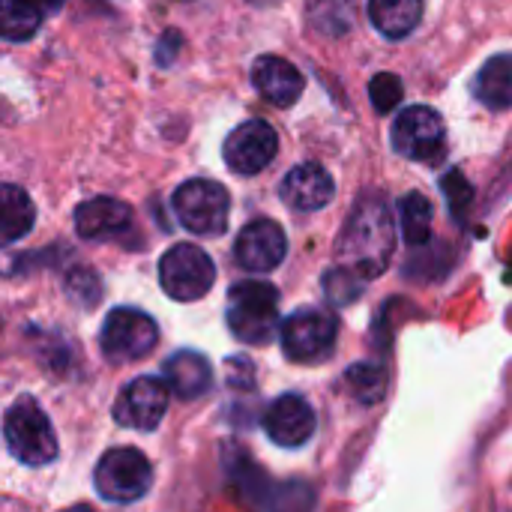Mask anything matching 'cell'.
Wrapping results in <instances>:
<instances>
[{
    "label": "cell",
    "instance_id": "cell-11",
    "mask_svg": "<svg viewBox=\"0 0 512 512\" xmlns=\"http://www.w3.org/2000/svg\"><path fill=\"white\" fill-rule=\"evenodd\" d=\"M279 153V135L267 120H246L240 123L222 147L225 165L234 174L252 177L258 171H264Z\"/></svg>",
    "mask_w": 512,
    "mask_h": 512
},
{
    "label": "cell",
    "instance_id": "cell-16",
    "mask_svg": "<svg viewBox=\"0 0 512 512\" xmlns=\"http://www.w3.org/2000/svg\"><path fill=\"white\" fill-rule=\"evenodd\" d=\"M129 228L132 210L117 198H90L75 210V231L84 240H117Z\"/></svg>",
    "mask_w": 512,
    "mask_h": 512
},
{
    "label": "cell",
    "instance_id": "cell-2",
    "mask_svg": "<svg viewBox=\"0 0 512 512\" xmlns=\"http://www.w3.org/2000/svg\"><path fill=\"white\" fill-rule=\"evenodd\" d=\"M228 330L246 345H267L279 327V291L264 279H246L228 291Z\"/></svg>",
    "mask_w": 512,
    "mask_h": 512
},
{
    "label": "cell",
    "instance_id": "cell-15",
    "mask_svg": "<svg viewBox=\"0 0 512 512\" xmlns=\"http://www.w3.org/2000/svg\"><path fill=\"white\" fill-rule=\"evenodd\" d=\"M282 201L297 210V213H312V210H321L333 201V177L315 165V162H303L297 168H291L282 180Z\"/></svg>",
    "mask_w": 512,
    "mask_h": 512
},
{
    "label": "cell",
    "instance_id": "cell-1",
    "mask_svg": "<svg viewBox=\"0 0 512 512\" xmlns=\"http://www.w3.org/2000/svg\"><path fill=\"white\" fill-rule=\"evenodd\" d=\"M393 246H396V228L387 201L378 195L357 201L339 240L342 270L351 276L375 279L378 273L387 270L393 258Z\"/></svg>",
    "mask_w": 512,
    "mask_h": 512
},
{
    "label": "cell",
    "instance_id": "cell-21",
    "mask_svg": "<svg viewBox=\"0 0 512 512\" xmlns=\"http://www.w3.org/2000/svg\"><path fill=\"white\" fill-rule=\"evenodd\" d=\"M399 216H402V234L411 246H423L432 237V204L420 192H408L399 201Z\"/></svg>",
    "mask_w": 512,
    "mask_h": 512
},
{
    "label": "cell",
    "instance_id": "cell-4",
    "mask_svg": "<svg viewBox=\"0 0 512 512\" xmlns=\"http://www.w3.org/2000/svg\"><path fill=\"white\" fill-rule=\"evenodd\" d=\"M180 225L198 237H216L228 228L231 195L216 180H186L171 198Z\"/></svg>",
    "mask_w": 512,
    "mask_h": 512
},
{
    "label": "cell",
    "instance_id": "cell-26",
    "mask_svg": "<svg viewBox=\"0 0 512 512\" xmlns=\"http://www.w3.org/2000/svg\"><path fill=\"white\" fill-rule=\"evenodd\" d=\"M249 3H252V6H273L276 0H249Z\"/></svg>",
    "mask_w": 512,
    "mask_h": 512
},
{
    "label": "cell",
    "instance_id": "cell-13",
    "mask_svg": "<svg viewBox=\"0 0 512 512\" xmlns=\"http://www.w3.org/2000/svg\"><path fill=\"white\" fill-rule=\"evenodd\" d=\"M264 432L276 447L297 450L315 435V411L297 393H282L264 414Z\"/></svg>",
    "mask_w": 512,
    "mask_h": 512
},
{
    "label": "cell",
    "instance_id": "cell-19",
    "mask_svg": "<svg viewBox=\"0 0 512 512\" xmlns=\"http://www.w3.org/2000/svg\"><path fill=\"white\" fill-rule=\"evenodd\" d=\"M477 96L495 111L512 108V54H498L483 63L477 75Z\"/></svg>",
    "mask_w": 512,
    "mask_h": 512
},
{
    "label": "cell",
    "instance_id": "cell-24",
    "mask_svg": "<svg viewBox=\"0 0 512 512\" xmlns=\"http://www.w3.org/2000/svg\"><path fill=\"white\" fill-rule=\"evenodd\" d=\"M369 99H372L378 114H390L402 102V78L393 75V72L375 75L372 84H369Z\"/></svg>",
    "mask_w": 512,
    "mask_h": 512
},
{
    "label": "cell",
    "instance_id": "cell-14",
    "mask_svg": "<svg viewBox=\"0 0 512 512\" xmlns=\"http://www.w3.org/2000/svg\"><path fill=\"white\" fill-rule=\"evenodd\" d=\"M252 84L255 90L276 108H288L300 99L303 87H306V78L303 72L288 63L285 57H276V54H264L255 60L252 66Z\"/></svg>",
    "mask_w": 512,
    "mask_h": 512
},
{
    "label": "cell",
    "instance_id": "cell-9",
    "mask_svg": "<svg viewBox=\"0 0 512 512\" xmlns=\"http://www.w3.org/2000/svg\"><path fill=\"white\" fill-rule=\"evenodd\" d=\"M393 147L405 159L414 162H435L444 153L447 144V129L444 120L435 108L429 105H411L393 120Z\"/></svg>",
    "mask_w": 512,
    "mask_h": 512
},
{
    "label": "cell",
    "instance_id": "cell-3",
    "mask_svg": "<svg viewBox=\"0 0 512 512\" xmlns=\"http://www.w3.org/2000/svg\"><path fill=\"white\" fill-rule=\"evenodd\" d=\"M3 438H6L12 459H18L21 465L39 468L57 459L54 426L30 396H21L18 402L9 405L3 417Z\"/></svg>",
    "mask_w": 512,
    "mask_h": 512
},
{
    "label": "cell",
    "instance_id": "cell-20",
    "mask_svg": "<svg viewBox=\"0 0 512 512\" xmlns=\"http://www.w3.org/2000/svg\"><path fill=\"white\" fill-rule=\"evenodd\" d=\"M36 210L33 201L24 189L6 183L0 189V231H3V243H15L21 240L30 228H33Z\"/></svg>",
    "mask_w": 512,
    "mask_h": 512
},
{
    "label": "cell",
    "instance_id": "cell-22",
    "mask_svg": "<svg viewBox=\"0 0 512 512\" xmlns=\"http://www.w3.org/2000/svg\"><path fill=\"white\" fill-rule=\"evenodd\" d=\"M42 24V9L30 0H3V39L24 42Z\"/></svg>",
    "mask_w": 512,
    "mask_h": 512
},
{
    "label": "cell",
    "instance_id": "cell-6",
    "mask_svg": "<svg viewBox=\"0 0 512 512\" xmlns=\"http://www.w3.org/2000/svg\"><path fill=\"white\" fill-rule=\"evenodd\" d=\"M156 342H159L156 321L147 312L132 309V306L111 309L99 333L102 354L111 363H135L147 357L156 348Z\"/></svg>",
    "mask_w": 512,
    "mask_h": 512
},
{
    "label": "cell",
    "instance_id": "cell-18",
    "mask_svg": "<svg viewBox=\"0 0 512 512\" xmlns=\"http://www.w3.org/2000/svg\"><path fill=\"white\" fill-rule=\"evenodd\" d=\"M369 18L387 39H402L420 24L423 0H369Z\"/></svg>",
    "mask_w": 512,
    "mask_h": 512
},
{
    "label": "cell",
    "instance_id": "cell-5",
    "mask_svg": "<svg viewBox=\"0 0 512 512\" xmlns=\"http://www.w3.org/2000/svg\"><path fill=\"white\" fill-rule=\"evenodd\" d=\"M213 282H216L213 258L192 243L171 246L159 261V285L177 303H192L207 297Z\"/></svg>",
    "mask_w": 512,
    "mask_h": 512
},
{
    "label": "cell",
    "instance_id": "cell-8",
    "mask_svg": "<svg viewBox=\"0 0 512 512\" xmlns=\"http://www.w3.org/2000/svg\"><path fill=\"white\" fill-rule=\"evenodd\" d=\"M336 345V318L324 309H297L282 324V348L294 363H321Z\"/></svg>",
    "mask_w": 512,
    "mask_h": 512
},
{
    "label": "cell",
    "instance_id": "cell-25",
    "mask_svg": "<svg viewBox=\"0 0 512 512\" xmlns=\"http://www.w3.org/2000/svg\"><path fill=\"white\" fill-rule=\"evenodd\" d=\"M30 3H36L42 12H45V9H48V12H54V9H60V6H63V0H30Z\"/></svg>",
    "mask_w": 512,
    "mask_h": 512
},
{
    "label": "cell",
    "instance_id": "cell-7",
    "mask_svg": "<svg viewBox=\"0 0 512 512\" xmlns=\"http://www.w3.org/2000/svg\"><path fill=\"white\" fill-rule=\"evenodd\" d=\"M96 492L111 501V504H132L138 498L147 495L150 483H153V468L144 459V453L132 450V447H117L108 450L93 474Z\"/></svg>",
    "mask_w": 512,
    "mask_h": 512
},
{
    "label": "cell",
    "instance_id": "cell-17",
    "mask_svg": "<svg viewBox=\"0 0 512 512\" xmlns=\"http://www.w3.org/2000/svg\"><path fill=\"white\" fill-rule=\"evenodd\" d=\"M162 375H165V384L171 387V393L180 396L183 402L201 399L213 387V366L198 351H174L165 360Z\"/></svg>",
    "mask_w": 512,
    "mask_h": 512
},
{
    "label": "cell",
    "instance_id": "cell-23",
    "mask_svg": "<svg viewBox=\"0 0 512 512\" xmlns=\"http://www.w3.org/2000/svg\"><path fill=\"white\" fill-rule=\"evenodd\" d=\"M309 21L327 36H342L354 24L351 0H309Z\"/></svg>",
    "mask_w": 512,
    "mask_h": 512
},
{
    "label": "cell",
    "instance_id": "cell-12",
    "mask_svg": "<svg viewBox=\"0 0 512 512\" xmlns=\"http://www.w3.org/2000/svg\"><path fill=\"white\" fill-rule=\"evenodd\" d=\"M288 252V237L273 219H255L249 222L237 243H234V258L243 270L249 273H270L285 261Z\"/></svg>",
    "mask_w": 512,
    "mask_h": 512
},
{
    "label": "cell",
    "instance_id": "cell-10",
    "mask_svg": "<svg viewBox=\"0 0 512 512\" xmlns=\"http://www.w3.org/2000/svg\"><path fill=\"white\" fill-rule=\"evenodd\" d=\"M168 393L171 387L165 384V378H150V375L135 378L120 390L114 402V420L123 429L153 432L168 411Z\"/></svg>",
    "mask_w": 512,
    "mask_h": 512
},
{
    "label": "cell",
    "instance_id": "cell-27",
    "mask_svg": "<svg viewBox=\"0 0 512 512\" xmlns=\"http://www.w3.org/2000/svg\"><path fill=\"white\" fill-rule=\"evenodd\" d=\"M63 512H90L87 507H72V510H63Z\"/></svg>",
    "mask_w": 512,
    "mask_h": 512
}]
</instances>
